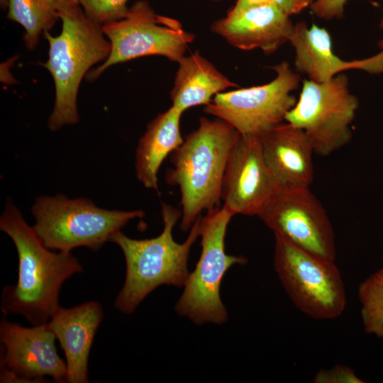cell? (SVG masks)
I'll return each mask as SVG.
<instances>
[{"instance_id": "6da1fadb", "label": "cell", "mask_w": 383, "mask_h": 383, "mask_svg": "<svg viewBox=\"0 0 383 383\" xmlns=\"http://www.w3.org/2000/svg\"><path fill=\"white\" fill-rule=\"evenodd\" d=\"M0 228L12 239L18 256L17 283L2 290V313L22 315L33 326L45 324L60 307L63 282L83 267L71 252L46 248L11 201L1 216Z\"/></svg>"}, {"instance_id": "7a4b0ae2", "label": "cell", "mask_w": 383, "mask_h": 383, "mask_svg": "<svg viewBox=\"0 0 383 383\" xmlns=\"http://www.w3.org/2000/svg\"><path fill=\"white\" fill-rule=\"evenodd\" d=\"M239 135L221 119L201 117L198 128L171 153L173 167L167 171L165 180L180 190L182 231L190 229L202 211L220 207L227 162Z\"/></svg>"}, {"instance_id": "3957f363", "label": "cell", "mask_w": 383, "mask_h": 383, "mask_svg": "<svg viewBox=\"0 0 383 383\" xmlns=\"http://www.w3.org/2000/svg\"><path fill=\"white\" fill-rule=\"evenodd\" d=\"M161 206L163 230L158 236L136 240L118 231L109 240L120 247L126 260V279L114 306L126 314L133 313L158 287H184L189 275L188 259L192 246L200 235L201 216L192 226L186 240L178 243L173 238L172 230L182 212L166 203Z\"/></svg>"}, {"instance_id": "277c9868", "label": "cell", "mask_w": 383, "mask_h": 383, "mask_svg": "<svg viewBox=\"0 0 383 383\" xmlns=\"http://www.w3.org/2000/svg\"><path fill=\"white\" fill-rule=\"evenodd\" d=\"M59 15L62 22L60 34L43 33L49 50L43 66L51 74L55 89L48 119L52 131L78 122L77 99L81 82L91 67L108 58L111 49L102 25L90 18L80 5L63 8Z\"/></svg>"}, {"instance_id": "5b68a950", "label": "cell", "mask_w": 383, "mask_h": 383, "mask_svg": "<svg viewBox=\"0 0 383 383\" xmlns=\"http://www.w3.org/2000/svg\"><path fill=\"white\" fill-rule=\"evenodd\" d=\"M31 212L33 230L43 245L65 252L82 246L96 251L131 220L145 216L142 210H107L88 199L62 194L37 198Z\"/></svg>"}, {"instance_id": "8992f818", "label": "cell", "mask_w": 383, "mask_h": 383, "mask_svg": "<svg viewBox=\"0 0 383 383\" xmlns=\"http://www.w3.org/2000/svg\"><path fill=\"white\" fill-rule=\"evenodd\" d=\"M235 216L226 206L206 211L201 216V252L194 270L189 273L184 291L175 305L177 313L194 323L223 324L228 311L221 298V284L227 270L245 265L243 256L228 255L225 238L228 225Z\"/></svg>"}, {"instance_id": "52a82bcc", "label": "cell", "mask_w": 383, "mask_h": 383, "mask_svg": "<svg viewBox=\"0 0 383 383\" xmlns=\"http://www.w3.org/2000/svg\"><path fill=\"white\" fill-rule=\"evenodd\" d=\"M274 267L294 304L315 319H333L346 306V292L335 261L274 235Z\"/></svg>"}, {"instance_id": "ba28073f", "label": "cell", "mask_w": 383, "mask_h": 383, "mask_svg": "<svg viewBox=\"0 0 383 383\" xmlns=\"http://www.w3.org/2000/svg\"><path fill=\"white\" fill-rule=\"evenodd\" d=\"M102 29L110 41L111 52L89 72V80L111 66L144 56L160 55L177 62L195 38L177 19L155 13L145 0L136 1L123 18L105 23Z\"/></svg>"}, {"instance_id": "9c48e42d", "label": "cell", "mask_w": 383, "mask_h": 383, "mask_svg": "<svg viewBox=\"0 0 383 383\" xmlns=\"http://www.w3.org/2000/svg\"><path fill=\"white\" fill-rule=\"evenodd\" d=\"M358 106L344 74L325 82L305 79L299 98L285 121L304 131L315 154L327 156L350 141V125Z\"/></svg>"}, {"instance_id": "30bf717a", "label": "cell", "mask_w": 383, "mask_h": 383, "mask_svg": "<svg viewBox=\"0 0 383 383\" xmlns=\"http://www.w3.org/2000/svg\"><path fill=\"white\" fill-rule=\"evenodd\" d=\"M275 77L270 82L221 92L204 111L232 126L240 135L261 136L285 121L297 99L292 94L300 77L283 61L271 67Z\"/></svg>"}, {"instance_id": "8fae6325", "label": "cell", "mask_w": 383, "mask_h": 383, "mask_svg": "<svg viewBox=\"0 0 383 383\" xmlns=\"http://www.w3.org/2000/svg\"><path fill=\"white\" fill-rule=\"evenodd\" d=\"M274 235L335 261L334 231L309 187H280L257 216Z\"/></svg>"}, {"instance_id": "7c38bea8", "label": "cell", "mask_w": 383, "mask_h": 383, "mask_svg": "<svg viewBox=\"0 0 383 383\" xmlns=\"http://www.w3.org/2000/svg\"><path fill=\"white\" fill-rule=\"evenodd\" d=\"M48 324L23 327L4 317L0 322L1 382H42L50 377L68 382L66 363L57 355Z\"/></svg>"}, {"instance_id": "4fadbf2b", "label": "cell", "mask_w": 383, "mask_h": 383, "mask_svg": "<svg viewBox=\"0 0 383 383\" xmlns=\"http://www.w3.org/2000/svg\"><path fill=\"white\" fill-rule=\"evenodd\" d=\"M280 187L265 160L260 136L240 134L223 179V205L234 215L258 216Z\"/></svg>"}, {"instance_id": "5bb4252c", "label": "cell", "mask_w": 383, "mask_h": 383, "mask_svg": "<svg viewBox=\"0 0 383 383\" xmlns=\"http://www.w3.org/2000/svg\"><path fill=\"white\" fill-rule=\"evenodd\" d=\"M294 26L289 16L271 1L227 14L213 22L211 30L236 48L260 49L269 55L290 41Z\"/></svg>"}, {"instance_id": "9a60e30c", "label": "cell", "mask_w": 383, "mask_h": 383, "mask_svg": "<svg viewBox=\"0 0 383 383\" xmlns=\"http://www.w3.org/2000/svg\"><path fill=\"white\" fill-rule=\"evenodd\" d=\"M289 42L295 51L296 72L305 74L313 82H325L349 70L383 73L381 52L365 59L344 60L333 52L328 31L316 24L310 27L304 21L295 24Z\"/></svg>"}, {"instance_id": "2e32d148", "label": "cell", "mask_w": 383, "mask_h": 383, "mask_svg": "<svg viewBox=\"0 0 383 383\" xmlns=\"http://www.w3.org/2000/svg\"><path fill=\"white\" fill-rule=\"evenodd\" d=\"M103 318L101 304L90 301L68 309L60 306L47 323L65 353L68 382H89V353Z\"/></svg>"}, {"instance_id": "e0dca14e", "label": "cell", "mask_w": 383, "mask_h": 383, "mask_svg": "<svg viewBox=\"0 0 383 383\" xmlns=\"http://www.w3.org/2000/svg\"><path fill=\"white\" fill-rule=\"evenodd\" d=\"M260 138L265 160L281 187L310 186L315 153L302 129L282 123Z\"/></svg>"}, {"instance_id": "ac0fdd59", "label": "cell", "mask_w": 383, "mask_h": 383, "mask_svg": "<svg viewBox=\"0 0 383 383\" xmlns=\"http://www.w3.org/2000/svg\"><path fill=\"white\" fill-rule=\"evenodd\" d=\"M183 112L172 106L160 113L147 126L135 154L138 180L148 189L158 191V171L168 155L184 142L180 121Z\"/></svg>"}, {"instance_id": "d6986e66", "label": "cell", "mask_w": 383, "mask_h": 383, "mask_svg": "<svg viewBox=\"0 0 383 383\" xmlns=\"http://www.w3.org/2000/svg\"><path fill=\"white\" fill-rule=\"evenodd\" d=\"M170 91L173 106L183 113L189 108L208 104L218 94L238 87L198 51L179 62Z\"/></svg>"}, {"instance_id": "ffe728a7", "label": "cell", "mask_w": 383, "mask_h": 383, "mask_svg": "<svg viewBox=\"0 0 383 383\" xmlns=\"http://www.w3.org/2000/svg\"><path fill=\"white\" fill-rule=\"evenodd\" d=\"M1 4L8 9L7 18L24 28L23 39L28 50H33L40 35L60 18L57 0H1Z\"/></svg>"}, {"instance_id": "44dd1931", "label": "cell", "mask_w": 383, "mask_h": 383, "mask_svg": "<svg viewBox=\"0 0 383 383\" xmlns=\"http://www.w3.org/2000/svg\"><path fill=\"white\" fill-rule=\"evenodd\" d=\"M358 298L365 332L383 338V268L372 274L360 284Z\"/></svg>"}, {"instance_id": "7402d4cb", "label": "cell", "mask_w": 383, "mask_h": 383, "mask_svg": "<svg viewBox=\"0 0 383 383\" xmlns=\"http://www.w3.org/2000/svg\"><path fill=\"white\" fill-rule=\"evenodd\" d=\"M84 13L101 25L123 18L128 0H78Z\"/></svg>"}, {"instance_id": "603a6c76", "label": "cell", "mask_w": 383, "mask_h": 383, "mask_svg": "<svg viewBox=\"0 0 383 383\" xmlns=\"http://www.w3.org/2000/svg\"><path fill=\"white\" fill-rule=\"evenodd\" d=\"M315 383H363L349 367L337 365L330 369L320 370L313 378Z\"/></svg>"}, {"instance_id": "cb8c5ba5", "label": "cell", "mask_w": 383, "mask_h": 383, "mask_svg": "<svg viewBox=\"0 0 383 383\" xmlns=\"http://www.w3.org/2000/svg\"><path fill=\"white\" fill-rule=\"evenodd\" d=\"M349 0H313L310 8L312 13L320 18L331 20L343 16L344 8Z\"/></svg>"}, {"instance_id": "d4e9b609", "label": "cell", "mask_w": 383, "mask_h": 383, "mask_svg": "<svg viewBox=\"0 0 383 383\" xmlns=\"http://www.w3.org/2000/svg\"><path fill=\"white\" fill-rule=\"evenodd\" d=\"M313 0H272L287 15L297 14L311 6Z\"/></svg>"}, {"instance_id": "484cf974", "label": "cell", "mask_w": 383, "mask_h": 383, "mask_svg": "<svg viewBox=\"0 0 383 383\" xmlns=\"http://www.w3.org/2000/svg\"><path fill=\"white\" fill-rule=\"evenodd\" d=\"M272 0H237L235 5L227 14L232 15L239 13L248 8L271 2Z\"/></svg>"}, {"instance_id": "4316f807", "label": "cell", "mask_w": 383, "mask_h": 383, "mask_svg": "<svg viewBox=\"0 0 383 383\" xmlns=\"http://www.w3.org/2000/svg\"><path fill=\"white\" fill-rule=\"evenodd\" d=\"M378 45L381 49V52L383 53V38L379 42Z\"/></svg>"}, {"instance_id": "83f0119b", "label": "cell", "mask_w": 383, "mask_h": 383, "mask_svg": "<svg viewBox=\"0 0 383 383\" xmlns=\"http://www.w3.org/2000/svg\"><path fill=\"white\" fill-rule=\"evenodd\" d=\"M379 28L383 29V16H382V18L381 19V21L379 23Z\"/></svg>"}, {"instance_id": "f1b7e54d", "label": "cell", "mask_w": 383, "mask_h": 383, "mask_svg": "<svg viewBox=\"0 0 383 383\" xmlns=\"http://www.w3.org/2000/svg\"><path fill=\"white\" fill-rule=\"evenodd\" d=\"M211 1H219V0H211Z\"/></svg>"}]
</instances>
